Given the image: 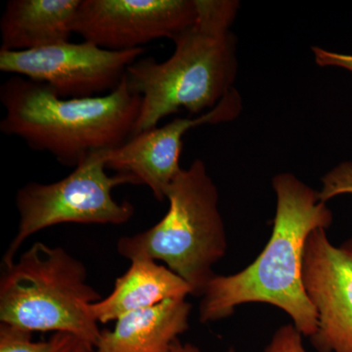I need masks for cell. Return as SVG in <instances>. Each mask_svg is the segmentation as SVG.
<instances>
[{
    "label": "cell",
    "mask_w": 352,
    "mask_h": 352,
    "mask_svg": "<svg viewBox=\"0 0 352 352\" xmlns=\"http://www.w3.org/2000/svg\"><path fill=\"white\" fill-rule=\"evenodd\" d=\"M315 62L320 67H338L352 73V54L332 52L315 46L312 47Z\"/></svg>",
    "instance_id": "e0dca14e"
},
{
    "label": "cell",
    "mask_w": 352,
    "mask_h": 352,
    "mask_svg": "<svg viewBox=\"0 0 352 352\" xmlns=\"http://www.w3.org/2000/svg\"><path fill=\"white\" fill-rule=\"evenodd\" d=\"M85 264L61 247L36 242L0 278V322L30 332L75 333L96 346L101 332L90 305L102 300Z\"/></svg>",
    "instance_id": "5b68a950"
},
{
    "label": "cell",
    "mask_w": 352,
    "mask_h": 352,
    "mask_svg": "<svg viewBox=\"0 0 352 352\" xmlns=\"http://www.w3.org/2000/svg\"><path fill=\"white\" fill-rule=\"evenodd\" d=\"M191 308L186 298H175L124 315L112 331H102L95 352H170L189 329Z\"/></svg>",
    "instance_id": "7c38bea8"
},
{
    "label": "cell",
    "mask_w": 352,
    "mask_h": 352,
    "mask_svg": "<svg viewBox=\"0 0 352 352\" xmlns=\"http://www.w3.org/2000/svg\"><path fill=\"white\" fill-rule=\"evenodd\" d=\"M322 188L318 191L321 201L340 195H352V162H344L322 177Z\"/></svg>",
    "instance_id": "9a60e30c"
},
{
    "label": "cell",
    "mask_w": 352,
    "mask_h": 352,
    "mask_svg": "<svg viewBox=\"0 0 352 352\" xmlns=\"http://www.w3.org/2000/svg\"><path fill=\"white\" fill-rule=\"evenodd\" d=\"M302 333L293 324L277 329L264 352H308L303 346Z\"/></svg>",
    "instance_id": "2e32d148"
},
{
    "label": "cell",
    "mask_w": 352,
    "mask_h": 352,
    "mask_svg": "<svg viewBox=\"0 0 352 352\" xmlns=\"http://www.w3.org/2000/svg\"><path fill=\"white\" fill-rule=\"evenodd\" d=\"M80 1L10 0L0 19V50H32L68 43Z\"/></svg>",
    "instance_id": "4fadbf2b"
},
{
    "label": "cell",
    "mask_w": 352,
    "mask_h": 352,
    "mask_svg": "<svg viewBox=\"0 0 352 352\" xmlns=\"http://www.w3.org/2000/svg\"><path fill=\"white\" fill-rule=\"evenodd\" d=\"M168 210L151 228L120 238L122 258L162 261L203 296L215 276L214 266L226 256L228 241L219 212V194L201 160L182 168L168 189Z\"/></svg>",
    "instance_id": "277c9868"
},
{
    "label": "cell",
    "mask_w": 352,
    "mask_h": 352,
    "mask_svg": "<svg viewBox=\"0 0 352 352\" xmlns=\"http://www.w3.org/2000/svg\"><path fill=\"white\" fill-rule=\"evenodd\" d=\"M302 282L317 314L310 338L318 352H352V239L337 247L326 229H316L305 244Z\"/></svg>",
    "instance_id": "9c48e42d"
},
{
    "label": "cell",
    "mask_w": 352,
    "mask_h": 352,
    "mask_svg": "<svg viewBox=\"0 0 352 352\" xmlns=\"http://www.w3.org/2000/svg\"><path fill=\"white\" fill-rule=\"evenodd\" d=\"M131 263L126 272L116 280L112 293L90 305L97 323L117 321L131 312L192 295L189 284L164 264L147 258Z\"/></svg>",
    "instance_id": "8fae6325"
},
{
    "label": "cell",
    "mask_w": 352,
    "mask_h": 352,
    "mask_svg": "<svg viewBox=\"0 0 352 352\" xmlns=\"http://www.w3.org/2000/svg\"><path fill=\"white\" fill-rule=\"evenodd\" d=\"M170 352H201L200 349H198L194 344L190 342H182V340L177 339L173 342L171 346Z\"/></svg>",
    "instance_id": "ac0fdd59"
},
{
    "label": "cell",
    "mask_w": 352,
    "mask_h": 352,
    "mask_svg": "<svg viewBox=\"0 0 352 352\" xmlns=\"http://www.w3.org/2000/svg\"><path fill=\"white\" fill-rule=\"evenodd\" d=\"M197 6L196 22L173 39L168 59L142 58L127 69V85L142 98L133 135L182 110L208 112L235 88L237 41L231 25L239 1L197 0Z\"/></svg>",
    "instance_id": "7a4b0ae2"
},
{
    "label": "cell",
    "mask_w": 352,
    "mask_h": 352,
    "mask_svg": "<svg viewBox=\"0 0 352 352\" xmlns=\"http://www.w3.org/2000/svg\"><path fill=\"white\" fill-rule=\"evenodd\" d=\"M145 48L113 51L83 41L38 50H0V71L44 83L63 98H89L120 87Z\"/></svg>",
    "instance_id": "52a82bcc"
},
{
    "label": "cell",
    "mask_w": 352,
    "mask_h": 352,
    "mask_svg": "<svg viewBox=\"0 0 352 352\" xmlns=\"http://www.w3.org/2000/svg\"><path fill=\"white\" fill-rule=\"evenodd\" d=\"M32 337L30 331L0 323V352H95L94 344L75 333H53L41 342Z\"/></svg>",
    "instance_id": "5bb4252c"
},
{
    "label": "cell",
    "mask_w": 352,
    "mask_h": 352,
    "mask_svg": "<svg viewBox=\"0 0 352 352\" xmlns=\"http://www.w3.org/2000/svg\"><path fill=\"white\" fill-rule=\"evenodd\" d=\"M226 352H236V351L233 349V347H230V349H229L228 351H226Z\"/></svg>",
    "instance_id": "d6986e66"
},
{
    "label": "cell",
    "mask_w": 352,
    "mask_h": 352,
    "mask_svg": "<svg viewBox=\"0 0 352 352\" xmlns=\"http://www.w3.org/2000/svg\"><path fill=\"white\" fill-rule=\"evenodd\" d=\"M276 212L267 244L254 263L231 275H215L201 296L199 320L232 316L245 303H266L283 310L303 337L318 327L317 314L302 282L305 244L316 229H327L333 214L318 192L289 173L272 179Z\"/></svg>",
    "instance_id": "6da1fadb"
},
{
    "label": "cell",
    "mask_w": 352,
    "mask_h": 352,
    "mask_svg": "<svg viewBox=\"0 0 352 352\" xmlns=\"http://www.w3.org/2000/svg\"><path fill=\"white\" fill-rule=\"evenodd\" d=\"M242 99L232 91L217 107L194 118H177L161 127L132 136L124 145L106 153V164L116 173L133 176L151 190L157 201H166V190L182 168L179 164L183 136L192 127L231 122L240 115Z\"/></svg>",
    "instance_id": "30bf717a"
},
{
    "label": "cell",
    "mask_w": 352,
    "mask_h": 352,
    "mask_svg": "<svg viewBox=\"0 0 352 352\" xmlns=\"http://www.w3.org/2000/svg\"><path fill=\"white\" fill-rule=\"evenodd\" d=\"M107 151L90 155L59 182H31L18 190V230L4 254L2 266L13 263L25 241L48 227L63 223L122 226L131 219L133 206L116 201L113 190L139 183L124 173L107 175Z\"/></svg>",
    "instance_id": "8992f818"
},
{
    "label": "cell",
    "mask_w": 352,
    "mask_h": 352,
    "mask_svg": "<svg viewBox=\"0 0 352 352\" xmlns=\"http://www.w3.org/2000/svg\"><path fill=\"white\" fill-rule=\"evenodd\" d=\"M197 0H82L73 30L83 41L113 51L173 41L196 22Z\"/></svg>",
    "instance_id": "ba28073f"
},
{
    "label": "cell",
    "mask_w": 352,
    "mask_h": 352,
    "mask_svg": "<svg viewBox=\"0 0 352 352\" xmlns=\"http://www.w3.org/2000/svg\"><path fill=\"white\" fill-rule=\"evenodd\" d=\"M0 101L6 109L2 133L71 168L94 153L124 145L133 136L142 104L126 76L111 94L63 98L44 83L11 76L0 87Z\"/></svg>",
    "instance_id": "3957f363"
}]
</instances>
